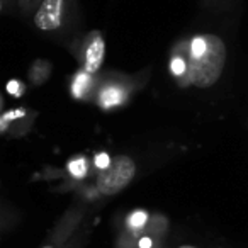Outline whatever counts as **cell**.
Wrapping results in <instances>:
<instances>
[{
  "instance_id": "1",
  "label": "cell",
  "mask_w": 248,
  "mask_h": 248,
  "mask_svg": "<svg viewBox=\"0 0 248 248\" xmlns=\"http://www.w3.org/2000/svg\"><path fill=\"white\" fill-rule=\"evenodd\" d=\"M226 63V46L219 36L204 34L190 45L189 77L199 89H207L219 80Z\"/></svg>"
},
{
  "instance_id": "2",
  "label": "cell",
  "mask_w": 248,
  "mask_h": 248,
  "mask_svg": "<svg viewBox=\"0 0 248 248\" xmlns=\"http://www.w3.org/2000/svg\"><path fill=\"white\" fill-rule=\"evenodd\" d=\"M136 175V163L131 156L121 155L112 158L107 169L100 170L97 177V189L104 196H116L131 184Z\"/></svg>"
},
{
  "instance_id": "3",
  "label": "cell",
  "mask_w": 248,
  "mask_h": 248,
  "mask_svg": "<svg viewBox=\"0 0 248 248\" xmlns=\"http://www.w3.org/2000/svg\"><path fill=\"white\" fill-rule=\"evenodd\" d=\"M65 0H43L34 14V26L41 31H55L62 26Z\"/></svg>"
},
{
  "instance_id": "4",
  "label": "cell",
  "mask_w": 248,
  "mask_h": 248,
  "mask_svg": "<svg viewBox=\"0 0 248 248\" xmlns=\"http://www.w3.org/2000/svg\"><path fill=\"white\" fill-rule=\"evenodd\" d=\"M106 58V41L100 32H93L85 46V56H83V68L87 73H95L102 66Z\"/></svg>"
},
{
  "instance_id": "5",
  "label": "cell",
  "mask_w": 248,
  "mask_h": 248,
  "mask_svg": "<svg viewBox=\"0 0 248 248\" xmlns=\"http://www.w3.org/2000/svg\"><path fill=\"white\" fill-rule=\"evenodd\" d=\"M68 170L72 172L73 177H78V179H80V177H83L87 173L85 160H83V158H77V160H73V162H70Z\"/></svg>"
},
{
  "instance_id": "6",
  "label": "cell",
  "mask_w": 248,
  "mask_h": 248,
  "mask_svg": "<svg viewBox=\"0 0 248 248\" xmlns=\"http://www.w3.org/2000/svg\"><path fill=\"white\" fill-rule=\"evenodd\" d=\"M145 221H146L145 213H135L131 217H129V224H131V226H143Z\"/></svg>"
},
{
  "instance_id": "7",
  "label": "cell",
  "mask_w": 248,
  "mask_h": 248,
  "mask_svg": "<svg viewBox=\"0 0 248 248\" xmlns=\"http://www.w3.org/2000/svg\"><path fill=\"white\" fill-rule=\"evenodd\" d=\"M110 162H112V160L109 158V156L106 155V153H102V155H99L95 158V165L99 167L100 170H104V169H107V167L110 165Z\"/></svg>"
},
{
  "instance_id": "8",
  "label": "cell",
  "mask_w": 248,
  "mask_h": 248,
  "mask_svg": "<svg viewBox=\"0 0 248 248\" xmlns=\"http://www.w3.org/2000/svg\"><path fill=\"white\" fill-rule=\"evenodd\" d=\"M172 70H173V73H177V75H180V73L186 70V66H184V62L182 60H173V63H172Z\"/></svg>"
},
{
  "instance_id": "9",
  "label": "cell",
  "mask_w": 248,
  "mask_h": 248,
  "mask_svg": "<svg viewBox=\"0 0 248 248\" xmlns=\"http://www.w3.org/2000/svg\"><path fill=\"white\" fill-rule=\"evenodd\" d=\"M7 89H9V92H12V95H19V85H17V80H12L11 83L7 85Z\"/></svg>"
},
{
  "instance_id": "10",
  "label": "cell",
  "mask_w": 248,
  "mask_h": 248,
  "mask_svg": "<svg viewBox=\"0 0 248 248\" xmlns=\"http://www.w3.org/2000/svg\"><path fill=\"white\" fill-rule=\"evenodd\" d=\"M148 245H152L148 240H143V241H141V247H143V248H146V247H148Z\"/></svg>"
},
{
  "instance_id": "11",
  "label": "cell",
  "mask_w": 248,
  "mask_h": 248,
  "mask_svg": "<svg viewBox=\"0 0 248 248\" xmlns=\"http://www.w3.org/2000/svg\"><path fill=\"white\" fill-rule=\"evenodd\" d=\"M179 248H196V247H190V245H182V247H179Z\"/></svg>"
},
{
  "instance_id": "12",
  "label": "cell",
  "mask_w": 248,
  "mask_h": 248,
  "mask_svg": "<svg viewBox=\"0 0 248 248\" xmlns=\"http://www.w3.org/2000/svg\"><path fill=\"white\" fill-rule=\"evenodd\" d=\"M43 248H55V247H49V245H48V247H43Z\"/></svg>"
}]
</instances>
